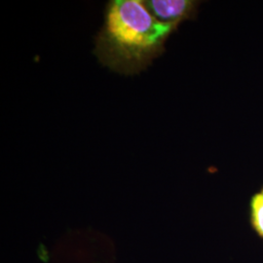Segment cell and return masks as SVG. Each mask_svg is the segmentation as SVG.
<instances>
[{
  "label": "cell",
  "instance_id": "obj_1",
  "mask_svg": "<svg viewBox=\"0 0 263 263\" xmlns=\"http://www.w3.org/2000/svg\"><path fill=\"white\" fill-rule=\"evenodd\" d=\"M176 28L153 18L142 0H111L96 38L95 55L117 73L138 74L163 53Z\"/></svg>",
  "mask_w": 263,
  "mask_h": 263
},
{
  "label": "cell",
  "instance_id": "obj_2",
  "mask_svg": "<svg viewBox=\"0 0 263 263\" xmlns=\"http://www.w3.org/2000/svg\"><path fill=\"white\" fill-rule=\"evenodd\" d=\"M153 18L160 23L178 27L195 11L196 2L190 0H142Z\"/></svg>",
  "mask_w": 263,
  "mask_h": 263
},
{
  "label": "cell",
  "instance_id": "obj_3",
  "mask_svg": "<svg viewBox=\"0 0 263 263\" xmlns=\"http://www.w3.org/2000/svg\"><path fill=\"white\" fill-rule=\"evenodd\" d=\"M251 218L254 231L263 239V188L252 199Z\"/></svg>",
  "mask_w": 263,
  "mask_h": 263
}]
</instances>
